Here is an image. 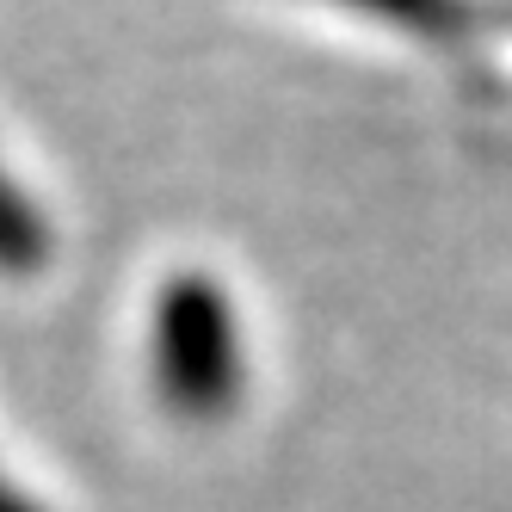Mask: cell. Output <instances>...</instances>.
Returning <instances> with one entry per match:
<instances>
[{
    "mask_svg": "<svg viewBox=\"0 0 512 512\" xmlns=\"http://www.w3.org/2000/svg\"><path fill=\"white\" fill-rule=\"evenodd\" d=\"M44 260V223L7 179H0V266H38Z\"/></svg>",
    "mask_w": 512,
    "mask_h": 512,
    "instance_id": "obj_3",
    "label": "cell"
},
{
    "mask_svg": "<svg viewBox=\"0 0 512 512\" xmlns=\"http://www.w3.org/2000/svg\"><path fill=\"white\" fill-rule=\"evenodd\" d=\"M364 19H383L408 38H426V44H451L475 25V7L469 0H346Z\"/></svg>",
    "mask_w": 512,
    "mask_h": 512,
    "instance_id": "obj_2",
    "label": "cell"
},
{
    "mask_svg": "<svg viewBox=\"0 0 512 512\" xmlns=\"http://www.w3.org/2000/svg\"><path fill=\"white\" fill-rule=\"evenodd\" d=\"M161 352L167 371L186 395H216L235 377V334H229V303L204 278H186L161 303Z\"/></svg>",
    "mask_w": 512,
    "mask_h": 512,
    "instance_id": "obj_1",
    "label": "cell"
}]
</instances>
